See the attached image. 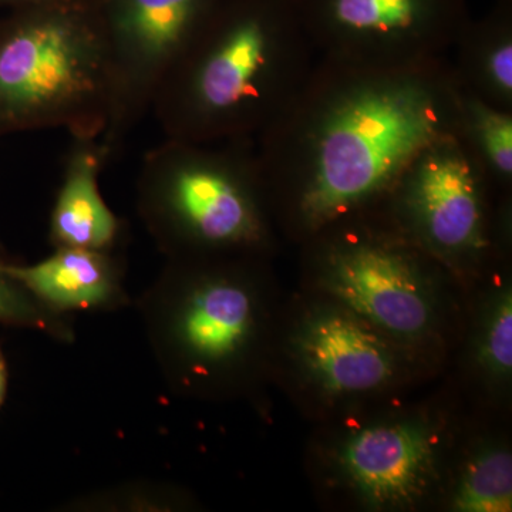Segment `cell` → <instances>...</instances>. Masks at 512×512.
<instances>
[{"mask_svg":"<svg viewBox=\"0 0 512 512\" xmlns=\"http://www.w3.org/2000/svg\"><path fill=\"white\" fill-rule=\"evenodd\" d=\"M458 100L448 57L396 67L318 57L256 138L268 201L309 237L362 215L424 147L456 134Z\"/></svg>","mask_w":512,"mask_h":512,"instance_id":"cell-1","label":"cell"},{"mask_svg":"<svg viewBox=\"0 0 512 512\" xmlns=\"http://www.w3.org/2000/svg\"><path fill=\"white\" fill-rule=\"evenodd\" d=\"M318 60L299 0H229L158 87L165 138H258L301 92Z\"/></svg>","mask_w":512,"mask_h":512,"instance_id":"cell-2","label":"cell"},{"mask_svg":"<svg viewBox=\"0 0 512 512\" xmlns=\"http://www.w3.org/2000/svg\"><path fill=\"white\" fill-rule=\"evenodd\" d=\"M255 138H165L137 180V212L165 259L245 258L269 239Z\"/></svg>","mask_w":512,"mask_h":512,"instance_id":"cell-3","label":"cell"},{"mask_svg":"<svg viewBox=\"0 0 512 512\" xmlns=\"http://www.w3.org/2000/svg\"><path fill=\"white\" fill-rule=\"evenodd\" d=\"M111 99L109 53L92 0H47L0 20V136L63 128L101 140Z\"/></svg>","mask_w":512,"mask_h":512,"instance_id":"cell-4","label":"cell"},{"mask_svg":"<svg viewBox=\"0 0 512 512\" xmlns=\"http://www.w3.org/2000/svg\"><path fill=\"white\" fill-rule=\"evenodd\" d=\"M235 259H167L136 302L173 392L198 393L232 375L252 348L258 301Z\"/></svg>","mask_w":512,"mask_h":512,"instance_id":"cell-5","label":"cell"},{"mask_svg":"<svg viewBox=\"0 0 512 512\" xmlns=\"http://www.w3.org/2000/svg\"><path fill=\"white\" fill-rule=\"evenodd\" d=\"M106 40L111 113L101 144L110 158L151 113L171 67L229 0H92Z\"/></svg>","mask_w":512,"mask_h":512,"instance_id":"cell-6","label":"cell"},{"mask_svg":"<svg viewBox=\"0 0 512 512\" xmlns=\"http://www.w3.org/2000/svg\"><path fill=\"white\" fill-rule=\"evenodd\" d=\"M318 57L396 67L448 57L467 0H299Z\"/></svg>","mask_w":512,"mask_h":512,"instance_id":"cell-7","label":"cell"},{"mask_svg":"<svg viewBox=\"0 0 512 512\" xmlns=\"http://www.w3.org/2000/svg\"><path fill=\"white\" fill-rule=\"evenodd\" d=\"M494 191L456 134L433 141L406 165L382 204L413 241L460 256L490 247L488 192Z\"/></svg>","mask_w":512,"mask_h":512,"instance_id":"cell-8","label":"cell"},{"mask_svg":"<svg viewBox=\"0 0 512 512\" xmlns=\"http://www.w3.org/2000/svg\"><path fill=\"white\" fill-rule=\"evenodd\" d=\"M336 232L323 252L332 291L350 309L376 325L416 335L429 322V305L421 292L414 251L397 234L335 222Z\"/></svg>","mask_w":512,"mask_h":512,"instance_id":"cell-9","label":"cell"},{"mask_svg":"<svg viewBox=\"0 0 512 512\" xmlns=\"http://www.w3.org/2000/svg\"><path fill=\"white\" fill-rule=\"evenodd\" d=\"M37 264L9 261L6 271L60 316L79 312L111 313L133 303L126 289L127 261L123 251L53 248Z\"/></svg>","mask_w":512,"mask_h":512,"instance_id":"cell-10","label":"cell"},{"mask_svg":"<svg viewBox=\"0 0 512 512\" xmlns=\"http://www.w3.org/2000/svg\"><path fill=\"white\" fill-rule=\"evenodd\" d=\"M109 160L100 138H73L50 212L53 248L121 251L126 244L127 222L111 210L100 191V173Z\"/></svg>","mask_w":512,"mask_h":512,"instance_id":"cell-11","label":"cell"},{"mask_svg":"<svg viewBox=\"0 0 512 512\" xmlns=\"http://www.w3.org/2000/svg\"><path fill=\"white\" fill-rule=\"evenodd\" d=\"M345 464L370 501L402 504L426 487L433 468V448L429 439L412 427H375L350 441Z\"/></svg>","mask_w":512,"mask_h":512,"instance_id":"cell-12","label":"cell"},{"mask_svg":"<svg viewBox=\"0 0 512 512\" xmlns=\"http://www.w3.org/2000/svg\"><path fill=\"white\" fill-rule=\"evenodd\" d=\"M450 52L461 90L512 111V0H495L480 19L468 20Z\"/></svg>","mask_w":512,"mask_h":512,"instance_id":"cell-13","label":"cell"},{"mask_svg":"<svg viewBox=\"0 0 512 512\" xmlns=\"http://www.w3.org/2000/svg\"><path fill=\"white\" fill-rule=\"evenodd\" d=\"M306 359L333 392H363L392 372L386 349L362 326L345 316L320 319L305 339Z\"/></svg>","mask_w":512,"mask_h":512,"instance_id":"cell-14","label":"cell"},{"mask_svg":"<svg viewBox=\"0 0 512 512\" xmlns=\"http://www.w3.org/2000/svg\"><path fill=\"white\" fill-rule=\"evenodd\" d=\"M456 137L493 190L507 194L512 184V111L460 89Z\"/></svg>","mask_w":512,"mask_h":512,"instance_id":"cell-15","label":"cell"},{"mask_svg":"<svg viewBox=\"0 0 512 512\" xmlns=\"http://www.w3.org/2000/svg\"><path fill=\"white\" fill-rule=\"evenodd\" d=\"M187 495L174 484L160 480H131L99 488L66 501L60 511L72 512H168L187 507Z\"/></svg>","mask_w":512,"mask_h":512,"instance_id":"cell-16","label":"cell"},{"mask_svg":"<svg viewBox=\"0 0 512 512\" xmlns=\"http://www.w3.org/2000/svg\"><path fill=\"white\" fill-rule=\"evenodd\" d=\"M12 259L0 241V325L36 330L57 342L73 343L76 340L74 316L56 315L40 305L35 296L6 271V264Z\"/></svg>","mask_w":512,"mask_h":512,"instance_id":"cell-17","label":"cell"},{"mask_svg":"<svg viewBox=\"0 0 512 512\" xmlns=\"http://www.w3.org/2000/svg\"><path fill=\"white\" fill-rule=\"evenodd\" d=\"M458 510L507 512L512 507V461L508 453H491L471 464L457 497Z\"/></svg>","mask_w":512,"mask_h":512,"instance_id":"cell-18","label":"cell"},{"mask_svg":"<svg viewBox=\"0 0 512 512\" xmlns=\"http://www.w3.org/2000/svg\"><path fill=\"white\" fill-rule=\"evenodd\" d=\"M488 357L500 370H511L512 366V303L511 296L498 309L487 343Z\"/></svg>","mask_w":512,"mask_h":512,"instance_id":"cell-19","label":"cell"},{"mask_svg":"<svg viewBox=\"0 0 512 512\" xmlns=\"http://www.w3.org/2000/svg\"><path fill=\"white\" fill-rule=\"evenodd\" d=\"M9 387V369L6 362L5 353L0 346V409L5 404L6 396H8Z\"/></svg>","mask_w":512,"mask_h":512,"instance_id":"cell-20","label":"cell"},{"mask_svg":"<svg viewBox=\"0 0 512 512\" xmlns=\"http://www.w3.org/2000/svg\"><path fill=\"white\" fill-rule=\"evenodd\" d=\"M47 2V0H0V5L10 6L12 9L22 8V6L36 5V3Z\"/></svg>","mask_w":512,"mask_h":512,"instance_id":"cell-21","label":"cell"}]
</instances>
